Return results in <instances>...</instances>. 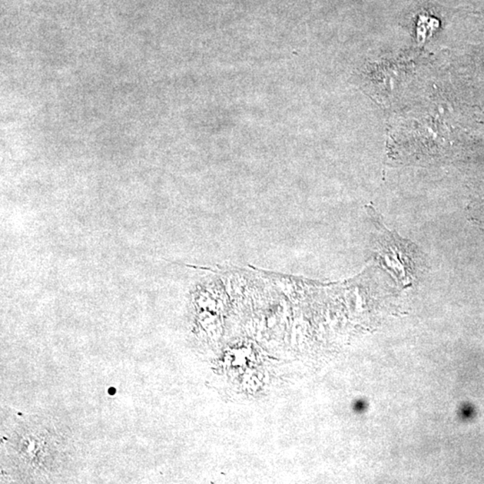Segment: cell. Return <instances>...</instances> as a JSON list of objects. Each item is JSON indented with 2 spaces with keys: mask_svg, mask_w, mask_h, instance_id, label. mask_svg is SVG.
<instances>
[{
  "mask_svg": "<svg viewBox=\"0 0 484 484\" xmlns=\"http://www.w3.org/2000/svg\"><path fill=\"white\" fill-rule=\"evenodd\" d=\"M377 248L379 256L386 266L393 270L402 277L412 276L418 266H422V258L418 256V251L409 241H404L396 235L385 230L381 224L377 223Z\"/></svg>",
  "mask_w": 484,
  "mask_h": 484,
  "instance_id": "cell-1",
  "label": "cell"
}]
</instances>
